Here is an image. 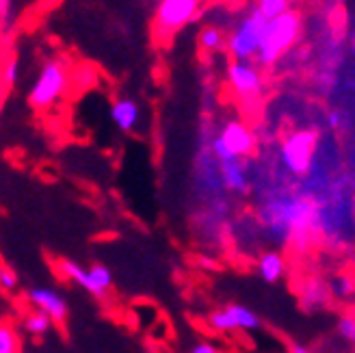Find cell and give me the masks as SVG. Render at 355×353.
Segmentation results:
<instances>
[{
	"mask_svg": "<svg viewBox=\"0 0 355 353\" xmlns=\"http://www.w3.org/2000/svg\"><path fill=\"white\" fill-rule=\"evenodd\" d=\"M299 33H301V13L295 9L286 11L271 22H266L256 55L258 63L266 67L277 63L284 57V52L295 46V42L299 40Z\"/></svg>",
	"mask_w": 355,
	"mask_h": 353,
	"instance_id": "cell-1",
	"label": "cell"
},
{
	"mask_svg": "<svg viewBox=\"0 0 355 353\" xmlns=\"http://www.w3.org/2000/svg\"><path fill=\"white\" fill-rule=\"evenodd\" d=\"M69 85L67 65L59 59H50L42 65L37 78H35L31 92H28V104L35 111H46L63 98Z\"/></svg>",
	"mask_w": 355,
	"mask_h": 353,
	"instance_id": "cell-2",
	"label": "cell"
},
{
	"mask_svg": "<svg viewBox=\"0 0 355 353\" xmlns=\"http://www.w3.org/2000/svg\"><path fill=\"white\" fill-rule=\"evenodd\" d=\"M57 269L67 282H72L74 286H78L80 291L89 293L96 299H104L113 286V273L102 262H96L92 267H83V264L76 260L63 258V260H59Z\"/></svg>",
	"mask_w": 355,
	"mask_h": 353,
	"instance_id": "cell-3",
	"label": "cell"
},
{
	"mask_svg": "<svg viewBox=\"0 0 355 353\" xmlns=\"http://www.w3.org/2000/svg\"><path fill=\"white\" fill-rule=\"evenodd\" d=\"M254 148H256V137L252 128L239 119L227 121L221 128V132L212 139V144H210L212 158H215L217 163L230 161V158H243L245 161V158L254 152Z\"/></svg>",
	"mask_w": 355,
	"mask_h": 353,
	"instance_id": "cell-4",
	"label": "cell"
},
{
	"mask_svg": "<svg viewBox=\"0 0 355 353\" xmlns=\"http://www.w3.org/2000/svg\"><path fill=\"white\" fill-rule=\"evenodd\" d=\"M318 135L316 130H295L282 141L279 161L293 175H306L312 167Z\"/></svg>",
	"mask_w": 355,
	"mask_h": 353,
	"instance_id": "cell-5",
	"label": "cell"
},
{
	"mask_svg": "<svg viewBox=\"0 0 355 353\" xmlns=\"http://www.w3.org/2000/svg\"><path fill=\"white\" fill-rule=\"evenodd\" d=\"M206 325L217 334H234V332H256L260 329V316L247 306L227 304L223 308L212 310L206 316Z\"/></svg>",
	"mask_w": 355,
	"mask_h": 353,
	"instance_id": "cell-6",
	"label": "cell"
},
{
	"mask_svg": "<svg viewBox=\"0 0 355 353\" xmlns=\"http://www.w3.org/2000/svg\"><path fill=\"white\" fill-rule=\"evenodd\" d=\"M264 26L266 20L256 9L239 24V28L232 33V37L227 40V50L234 57V61H250L258 55Z\"/></svg>",
	"mask_w": 355,
	"mask_h": 353,
	"instance_id": "cell-7",
	"label": "cell"
},
{
	"mask_svg": "<svg viewBox=\"0 0 355 353\" xmlns=\"http://www.w3.org/2000/svg\"><path fill=\"white\" fill-rule=\"evenodd\" d=\"M200 9V0H161L156 7V31L173 35L187 26Z\"/></svg>",
	"mask_w": 355,
	"mask_h": 353,
	"instance_id": "cell-8",
	"label": "cell"
},
{
	"mask_svg": "<svg viewBox=\"0 0 355 353\" xmlns=\"http://www.w3.org/2000/svg\"><path fill=\"white\" fill-rule=\"evenodd\" d=\"M26 302L33 306V310H40L46 316H50L52 323L61 325L69 316V304L65 295L55 286H33L26 291Z\"/></svg>",
	"mask_w": 355,
	"mask_h": 353,
	"instance_id": "cell-9",
	"label": "cell"
},
{
	"mask_svg": "<svg viewBox=\"0 0 355 353\" xmlns=\"http://www.w3.org/2000/svg\"><path fill=\"white\" fill-rule=\"evenodd\" d=\"M227 83L232 87V92L243 100L258 98L262 92V76L258 72V67L252 65L250 61L230 63L227 65Z\"/></svg>",
	"mask_w": 355,
	"mask_h": 353,
	"instance_id": "cell-10",
	"label": "cell"
},
{
	"mask_svg": "<svg viewBox=\"0 0 355 353\" xmlns=\"http://www.w3.org/2000/svg\"><path fill=\"white\" fill-rule=\"evenodd\" d=\"M111 121L121 132H135L141 121V107L132 98H117L111 104Z\"/></svg>",
	"mask_w": 355,
	"mask_h": 353,
	"instance_id": "cell-11",
	"label": "cell"
},
{
	"mask_svg": "<svg viewBox=\"0 0 355 353\" xmlns=\"http://www.w3.org/2000/svg\"><path fill=\"white\" fill-rule=\"evenodd\" d=\"M219 175L223 187L236 193V196H243V193L250 191V175H247L243 158H230V161L219 163Z\"/></svg>",
	"mask_w": 355,
	"mask_h": 353,
	"instance_id": "cell-12",
	"label": "cell"
},
{
	"mask_svg": "<svg viewBox=\"0 0 355 353\" xmlns=\"http://www.w3.org/2000/svg\"><path fill=\"white\" fill-rule=\"evenodd\" d=\"M299 299H301V306L308 312H316L329 306L331 295L325 282H321L318 277H308L299 289Z\"/></svg>",
	"mask_w": 355,
	"mask_h": 353,
	"instance_id": "cell-13",
	"label": "cell"
},
{
	"mask_svg": "<svg viewBox=\"0 0 355 353\" xmlns=\"http://www.w3.org/2000/svg\"><path fill=\"white\" fill-rule=\"evenodd\" d=\"M256 271L266 284H277V282L286 275V258L275 250L262 252L256 260Z\"/></svg>",
	"mask_w": 355,
	"mask_h": 353,
	"instance_id": "cell-14",
	"label": "cell"
},
{
	"mask_svg": "<svg viewBox=\"0 0 355 353\" xmlns=\"http://www.w3.org/2000/svg\"><path fill=\"white\" fill-rule=\"evenodd\" d=\"M52 327H55L52 319L40 310H31L22 316V329L33 338H46L52 332Z\"/></svg>",
	"mask_w": 355,
	"mask_h": 353,
	"instance_id": "cell-15",
	"label": "cell"
},
{
	"mask_svg": "<svg viewBox=\"0 0 355 353\" xmlns=\"http://www.w3.org/2000/svg\"><path fill=\"white\" fill-rule=\"evenodd\" d=\"M0 353H22V336L9 319H0Z\"/></svg>",
	"mask_w": 355,
	"mask_h": 353,
	"instance_id": "cell-16",
	"label": "cell"
},
{
	"mask_svg": "<svg viewBox=\"0 0 355 353\" xmlns=\"http://www.w3.org/2000/svg\"><path fill=\"white\" fill-rule=\"evenodd\" d=\"M256 11L264 17L266 22H271V20H275V17L291 11V0H258Z\"/></svg>",
	"mask_w": 355,
	"mask_h": 353,
	"instance_id": "cell-17",
	"label": "cell"
},
{
	"mask_svg": "<svg viewBox=\"0 0 355 353\" xmlns=\"http://www.w3.org/2000/svg\"><path fill=\"white\" fill-rule=\"evenodd\" d=\"M329 289V295L336 297V299H351L355 295V279L351 275H334L331 282L327 284Z\"/></svg>",
	"mask_w": 355,
	"mask_h": 353,
	"instance_id": "cell-18",
	"label": "cell"
},
{
	"mask_svg": "<svg viewBox=\"0 0 355 353\" xmlns=\"http://www.w3.org/2000/svg\"><path fill=\"white\" fill-rule=\"evenodd\" d=\"M200 46L206 52H217L223 46V33L217 26H206L200 33Z\"/></svg>",
	"mask_w": 355,
	"mask_h": 353,
	"instance_id": "cell-19",
	"label": "cell"
},
{
	"mask_svg": "<svg viewBox=\"0 0 355 353\" xmlns=\"http://www.w3.org/2000/svg\"><path fill=\"white\" fill-rule=\"evenodd\" d=\"M336 329H338L340 338L345 343H349L351 347H355V316L351 314H343L338 323H336Z\"/></svg>",
	"mask_w": 355,
	"mask_h": 353,
	"instance_id": "cell-20",
	"label": "cell"
},
{
	"mask_svg": "<svg viewBox=\"0 0 355 353\" xmlns=\"http://www.w3.org/2000/svg\"><path fill=\"white\" fill-rule=\"evenodd\" d=\"M17 286H20V277H17V273L11 267H7V264H0V291L13 293Z\"/></svg>",
	"mask_w": 355,
	"mask_h": 353,
	"instance_id": "cell-21",
	"label": "cell"
},
{
	"mask_svg": "<svg viewBox=\"0 0 355 353\" xmlns=\"http://www.w3.org/2000/svg\"><path fill=\"white\" fill-rule=\"evenodd\" d=\"M189 353H225V349H221L219 345L210 341H200L189 349Z\"/></svg>",
	"mask_w": 355,
	"mask_h": 353,
	"instance_id": "cell-22",
	"label": "cell"
},
{
	"mask_svg": "<svg viewBox=\"0 0 355 353\" xmlns=\"http://www.w3.org/2000/svg\"><path fill=\"white\" fill-rule=\"evenodd\" d=\"M17 72H20V67H17V61L15 59H11L5 67H3V80L11 87V85H15V80H17Z\"/></svg>",
	"mask_w": 355,
	"mask_h": 353,
	"instance_id": "cell-23",
	"label": "cell"
},
{
	"mask_svg": "<svg viewBox=\"0 0 355 353\" xmlns=\"http://www.w3.org/2000/svg\"><path fill=\"white\" fill-rule=\"evenodd\" d=\"M11 17V0H0V22L7 24Z\"/></svg>",
	"mask_w": 355,
	"mask_h": 353,
	"instance_id": "cell-24",
	"label": "cell"
},
{
	"mask_svg": "<svg viewBox=\"0 0 355 353\" xmlns=\"http://www.w3.org/2000/svg\"><path fill=\"white\" fill-rule=\"evenodd\" d=\"M288 353H314L308 345H301V343H291L288 345Z\"/></svg>",
	"mask_w": 355,
	"mask_h": 353,
	"instance_id": "cell-25",
	"label": "cell"
},
{
	"mask_svg": "<svg viewBox=\"0 0 355 353\" xmlns=\"http://www.w3.org/2000/svg\"><path fill=\"white\" fill-rule=\"evenodd\" d=\"M61 3H63V0H42V9L52 11V9H57Z\"/></svg>",
	"mask_w": 355,
	"mask_h": 353,
	"instance_id": "cell-26",
	"label": "cell"
},
{
	"mask_svg": "<svg viewBox=\"0 0 355 353\" xmlns=\"http://www.w3.org/2000/svg\"><path fill=\"white\" fill-rule=\"evenodd\" d=\"M349 314H351V316H355V302L351 304V312H349Z\"/></svg>",
	"mask_w": 355,
	"mask_h": 353,
	"instance_id": "cell-27",
	"label": "cell"
}]
</instances>
